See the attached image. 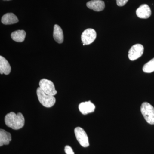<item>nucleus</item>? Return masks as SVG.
<instances>
[{
	"instance_id": "nucleus-4",
	"label": "nucleus",
	"mask_w": 154,
	"mask_h": 154,
	"mask_svg": "<svg viewBox=\"0 0 154 154\" xmlns=\"http://www.w3.org/2000/svg\"><path fill=\"white\" fill-rule=\"evenodd\" d=\"M39 88L45 94L54 96L57 94L54 84L51 81L46 79H42L39 83Z\"/></svg>"
},
{
	"instance_id": "nucleus-6",
	"label": "nucleus",
	"mask_w": 154,
	"mask_h": 154,
	"mask_svg": "<svg viewBox=\"0 0 154 154\" xmlns=\"http://www.w3.org/2000/svg\"><path fill=\"white\" fill-rule=\"evenodd\" d=\"M143 51L144 47L142 45H134L128 51V58L131 60H136L142 56Z\"/></svg>"
},
{
	"instance_id": "nucleus-5",
	"label": "nucleus",
	"mask_w": 154,
	"mask_h": 154,
	"mask_svg": "<svg viewBox=\"0 0 154 154\" xmlns=\"http://www.w3.org/2000/svg\"><path fill=\"white\" fill-rule=\"evenodd\" d=\"M74 132L76 138L80 144L84 147L89 146V140L85 131L82 128L77 127L75 128Z\"/></svg>"
},
{
	"instance_id": "nucleus-9",
	"label": "nucleus",
	"mask_w": 154,
	"mask_h": 154,
	"mask_svg": "<svg viewBox=\"0 0 154 154\" xmlns=\"http://www.w3.org/2000/svg\"><path fill=\"white\" fill-rule=\"evenodd\" d=\"M87 6L89 9L96 12H100L104 10L105 3L102 0H92L87 3Z\"/></svg>"
},
{
	"instance_id": "nucleus-19",
	"label": "nucleus",
	"mask_w": 154,
	"mask_h": 154,
	"mask_svg": "<svg viewBox=\"0 0 154 154\" xmlns=\"http://www.w3.org/2000/svg\"><path fill=\"white\" fill-rule=\"evenodd\" d=\"M5 1H10V0H5Z\"/></svg>"
},
{
	"instance_id": "nucleus-1",
	"label": "nucleus",
	"mask_w": 154,
	"mask_h": 154,
	"mask_svg": "<svg viewBox=\"0 0 154 154\" xmlns=\"http://www.w3.org/2000/svg\"><path fill=\"white\" fill-rule=\"evenodd\" d=\"M5 120L7 126L14 130L21 129L25 125V118L21 113L16 114L12 112L8 113L5 117Z\"/></svg>"
},
{
	"instance_id": "nucleus-15",
	"label": "nucleus",
	"mask_w": 154,
	"mask_h": 154,
	"mask_svg": "<svg viewBox=\"0 0 154 154\" xmlns=\"http://www.w3.org/2000/svg\"><path fill=\"white\" fill-rule=\"evenodd\" d=\"M26 33L24 30H18L11 33V38L17 42H22L25 40Z\"/></svg>"
},
{
	"instance_id": "nucleus-14",
	"label": "nucleus",
	"mask_w": 154,
	"mask_h": 154,
	"mask_svg": "<svg viewBox=\"0 0 154 154\" xmlns=\"http://www.w3.org/2000/svg\"><path fill=\"white\" fill-rule=\"evenodd\" d=\"M53 37L54 40L58 43H62L63 41V31L61 28L57 25H55L54 28Z\"/></svg>"
},
{
	"instance_id": "nucleus-17",
	"label": "nucleus",
	"mask_w": 154,
	"mask_h": 154,
	"mask_svg": "<svg viewBox=\"0 0 154 154\" xmlns=\"http://www.w3.org/2000/svg\"><path fill=\"white\" fill-rule=\"evenodd\" d=\"M65 152L66 154H74L73 151L71 147L69 146H66L65 147Z\"/></svg>"
},
{
	"instance_id": "nucleus-18",
	"label": "nucleus",
	"mask_w": 154,
	"mask_h": 154,
	"mask_svg": "<svg viewBox=\"0 0 154 154\" xmlns=\"http://www.w3.org/2000/svg\"><path fill=\"white\" fill-rule=\"evenodd\" d=\"M128 0H116V4L119 7L124 6L128 2Z\"/></svg>"
},
{
	"instance_id": "nucleus-8",
	"label": "nucleus",
	"mask_w": 154,
	"mask_h": 154,
	"mask_svg": "<svg viewBox=\"0 0 154 154\" xmlns=\"http://www.w3.org/2000/svg\"><path fill=\"white\" fill-rule=\"evenodd\" d=\"M151 14L150 8L146 4H143L140 6L136 11L137 16L140 19H148L150 17Z\"/></svg>"
},
{
	"instance_id": "nucleus-7",
	"label": "nucleus",
	"mask_w": 154,
	"mask_h": 154,
	"mask_svg": "<svg viewBox=\"0 0 154 154\" xmlns=\"http://www.w3.org/2000/svg\"><path fill=\"white\" fill-rule=\"evenodd\" d=\"M96 33L94 29L88 28L86 29L82 34L81 38L83 44L88 45L93 43L96 39Z\"/></svg>"
},
{
	"instance_id": "nucleus-3",
	"label": "nucleus",
	"mask_w": 154,
	"mask_h": 154,
	"mask_svg": "<svg viewBox=\"0 0 154 154\" xmlns=\"http://www.w3.org/2000/svg\"><path fill=\"white\" fill-rule=\"evenodd\" d=\"M141 112L146 121L151 125L154 124V108L148 102H143L140 107Z\"/></svg>"
},
{
	"instance_id": "nucleus-12",
	"label": "nucleus",
	"mask_w": 154,
	"mask_h": 154,
	"mask_svg": "<svg viewBox=\"0 0 154 154\" xmlns=\"http://www.w3.org/2000/svg\"><path fill=\"white\" fill-rule=\"evenodd\" d=\"M19 22L17 16L13 13H7L2 18V22L4 25H9L15 24Z\"/></svg>"
},
{
	"instance_id": "nucleus-11",
	"label": "nucleus",
	"mask_w": 154,
	"mask_h": 154,
	"mask_svg": "<svg viewBox=\"0 0 154 154\" xmlns=\"http://www.w3.org/2000/svg\"><path fill=\"white\" fill-rule=\"evenodd\" d=\"M11 68L8 61L2 56H0V73L8 75L11 73Z\"/></svg>"
},
{
	"instance_id": "nucleus-16",
	"label": "nucleus",
	"mask_w": 154,
	"mask_h": 154,
	"mask_svg": "<svg viewBox=\"0 0 154 154\" xmlns=\"http://www.w3.org/2000/svg\"><path fill=\"white\" fill-rule=\"evenodd\" d=\"M143 70L144 72L147 73L154 72V58L144 65Z\"/></svg>"
},
{
	"instance_id": "nucleus-13",
	"label": "nucleus",
	"mask_w": 154,
	"mask_h": 154,
	"mask_svg": "<svg viewBox=\"0 0 154 154\" xmlns=\"http://www.w3.org/2000/svg\"><path fill=\"white\" fill-rule=\"evenodd\" d=\"M12 140V136L11 133L7 132L4 129L0 130V146H2L4 145L9 144Z\"/></svg>"
},
{
	"instance_id": "nucleus-10",
	"label": "nucleus",
	"mask_w": 154,
	"mask_h": 154,
	"mask_svg": "<svg viewBox=\"0 0 154 154\" xmlns=\"http://www.w3.org/2000/svg\"><path fill=\"white\" fill-rule=\"evenodd\" d=\"M95 105L91 101L82 102L79 106L80 112L84 115L93 113L95 110Z\"/></svg>"
},
{
	"instance_id": "nucleus-2",
	"label": "nucleus",
	"mask_w": 154,
	"mask_h": 154,
	"mask_svg": "<svg viewBox=\"0 0 154 154\" xmlns=\"http://www.w3.org/2000/svg\"><path fill=\"white\" fill-rule=\"evenodd\" d=\"M36 94H37L38 101L44 107H52L55 104L56 102L55 97L53 96L45 94L40 88H37Z\"/></svg>"
}]
</instances>
